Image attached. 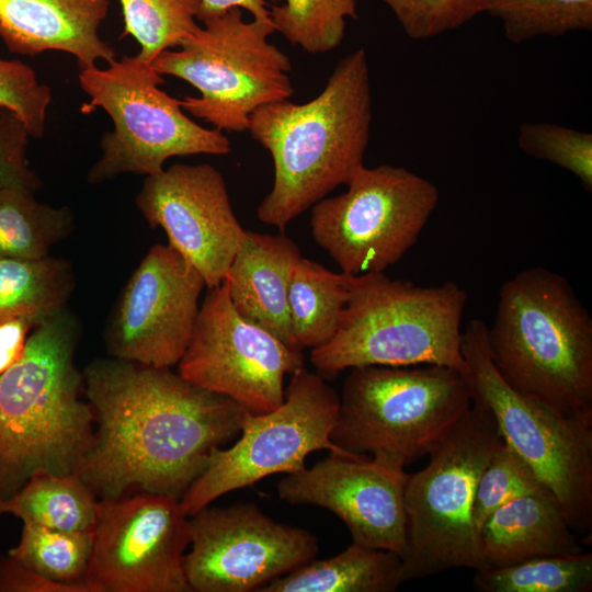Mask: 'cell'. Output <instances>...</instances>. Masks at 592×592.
<instances>
[{"instance_id": "cell-38", "label": "cell", "mask_w": 592, "mask_h": 592, "mask_svg": "<svg viewBox=\"0 0 592 592\" xmlns=\"http://www.w3.org/2000/svg\"><path fill=\"white\" fill-rule=\"evenodd\" d=\"M35 325L26 318L0 323V375L23 354L27 337Z\"/></svg>"}, {"instance_id": "cell-35", "label": "cell", "mask_w": 592, "mask_h": 592, "mask_svg": "<svg viewBox=\"0 0 592 592\" xmlns=\"http://www.w3.org/2000/svg\"><path fill=\"white\" fill-rule=\"evenodd\" d=\"M50 88L37 80L34 69L19 59L0 58V106L14 112L31 137L44 135Z\"/></svg>"}, {"instance_id": "cell-18", "label": "cell", "mask_w": 592, "mask_h": 592, "mask_svg": "<svg viewBox=\"0 0 592 592\" xmlns=\"http://www.w3.org/2000/svg\"><path fill=\"white\" fill-rule=\"evenodd\" d=\"M407 477L405 466L386 456L329 453L312 467L281 479L277 494L291 504L329 510L344 522L353 543L401 557L407 535Z\"/></svg>"}, {"instance_id": "cell-11", "label": "cell", "mask_w": 592, "mask_h": 592, "mask_svg": "<svg viewBox=\"0 0 592 592\" xmlns=\"http://www.w3.org/2000/svg\"><path fill=\"white\" fill-rule=\"evenodd\" d=\"M346 191L311 206L317 244L342 272L380 273L418 241L440 201L428 179L398 166L360 167Z\"/></svg>"}, {"instance_id": "cell-26", "label": "cell", "mask_w": 592, "mask_h": 592, "mask_svg": "<svg viewBox=\"0 0 592 592\" xmlns=\"http://www.w3.org/2000/svg\"><path fill=\"white\" fill-rule=\"evenodd\" d=\"M75 229V216L66 207L39 203L22 189L0 191V259L38 260Z\"/></svg>"}, {"instance_id": "cell-36", "label": "cell", "mask_w": 592, "mask_h": 592, "mask_svg": "<svg viewBox=\"0 0 592 592\" xmlns=\"http://www.w3.org/2000/svg\"><path fill=\"white\" fill-rule=\"evenodd\" d=\"M31 135L22 119L0 106V191L22 189L35 193L42 180L27 163L26 148Z\"/></svg>"}, {"instance_id": "cell-1", "label": "cell", "mask_w": 592, "mask_h": 592, "mask_svg": "<svg viewBox=\"0 0 592 592\" xmlns=\"http://www.w3.org/2000/svg\"><path fill=\"white\" fill-rule=\"evenodd\" d=\"M82 377L94 435L77 474L99 499L132 491L181 499L212 453L238 437L248 412L171 367L111 357Z\"/></svg>"}, {"instance_id": "cell-22", "label": "cell", "mask_w": 592, "mask_h": 592, "mask_svg": "<svg viewBox=\"0 0 592 592\" xmlns=\"http://www.w3.org/2000/svg\"><path fill=\"white\" fill-rule=\"evenodd\" d=\"M402 582L398 554L352 543L333 557L312 559L277 578L260 592H394Z\"/></svg>"}, {"instance_id": "cell-24", "label": "cell", "mask_w": 592, "mask_h": 592, "mask_svg": "<svg viewBox=\"0 0 592 592\" xmlns=\"http://www.w3.org/2000/svg\"><path fill=\"white\" fill-rule=\"evenodd\" d=\"M354 275L332 272L320 263L300 258L294 266L288 309L299 350L325 344L335 333L350 298Z\"/></svg>"}, {"instance_id": "cell-28", "label": "cell", "mask_w": 592, "mask_h": 592, "mask_svg": "<svg viewBox=\"0 0 592 592\" xmlns=\"http://www.w3.org/2000/svg\"><path fill=\"white\" fill-rule=\"evenodd\" d=\"M92 543L93 531L68 532L23 523L20 542L8 554L49 580L91 590L84 578Z\"/></svg>"}, {"instance_id": "cell-17", "label": "cell", "mask_w": 592, "mask_h": 592, "mask_svg": "<svg viewBox=\"0 0 592 592\" xmlns=\"http://www.w3.org/2000/svg\"><path fill=\"white\" fill-rule=\"evenodd\" d=\"M136 205L151 227L203 276L219 286L241 247L246 229L232 210L223 174L208 163H175L146 175Z\"/></svg>"}, {"instance_id": "cell-12", "label": "cell", "mask_w": 592, "mask_h": 592, "mask_svg": "<svg viewBox=\"0 0 592 592\" xmlns=\"http://www.w3.org/2000/svg\"><path fill=\"white\" fill-rule=\"evenodd\" d=\"M339 407L340 396L321 374L305 366L293 373L277 408L247 412L235 444L212 453L205 470L180 499L183 511L190 516L217 498L267 476L297 473L315 451L357 455L330 439Z\"/></svg>"}, {"instance_id": "cell-13", "label": "cell", "mask_w": 592, "mask_h": 592, "mask_svg": "<svg viewBox=\"0 0 592 592\" xmlns=\"http://www.w3.org/2000/svg\"><path fill=\"white\" fill-rule=\"evenodd\" d=\"M190 543L179 498L139 491L100 499L84 582L92 592H192Z\"/></svg>"}, {"instance_id": "cell-7", "label": "cell", "mask_w": 592, "mask_h": 592, "mask_svg": "<svg viewBox=\"0 0 592 592\" xmlns=\"http://www.w3.org/2000/svg\"><path fill=\"white\" fill-rule=\"evenodd\" d=\"M465 373L441 365L351 368L331 441L402 466L422 458L468 411Z\"/></svg>"}, {"instance_id": "cell-19", "label": "cell", "mask_w": 592, "mask_h": 592, "mask_svg": "<svg viewBox=\"0 0 592 592\" xmlns=\"http://www.w3.org/2000/svg\"><path fill=\"white\" fill-rule=\"evenodd\" d=\"M109 9L110 0H0V37L23 56L58 50L80 69L111 64L115 52L99 35Z\"/></svg>"}, {"instance_id": "cell-10", "label": "cell", "mask_w": 592, "mask_h": 592, "mask_svg": "<svg viewBox=\"0 0 592 592\" xmlns=\"http://www.w3.org/2000/svg\"><path fill=\"white\" fill-rule=\"evenodd\" d=\"M488 326L471 319L462 353L471 401L486 406L504 443L533 469L584 543L592 531V419L561 414L513 389L496 369Z\"/></svg>"}, {"instance_id": "cell-14", "label": "cell", "mask_w": 592, "mask_h": 592, "mask_svg": "<svg viewBox=\"0 0 592 592\" xmlns=\"http://www.w3.org/2000/svg\"><path fill=\"white\" fill-rule=\"evenodd\" d=\"M304 362L303 351L237 312L224 280L209 288L200 306L178 373L250 413H264L284 401V378L304 367Z\"/></svg>"}, {"instance_id": "cell-27", "label": "cell", "mask_w": 592, "mask_h": 592, "mask_svg": "<svg viewBox=\"0 0 592 592\" xmlns=\"http://www.w3.org/2000/svg\"><path fill=\"white\" fill-rule=\"evenodd\" d=\"M480 592H589L592 590V554L544 556L501 567L475 570Z\"/></svg>"}, {"instance_id": "cell-23", "label": "cell", "mask_w": 592, "mask_h": 592, "mask_svg": "<svg viewBox=\"0 0 592 592\" xmlns=\"http://www.w3.org/2000/svg\"><path fill=\"white\" fill-rule=\"evenodd\" d=\"M99 500L78 474L38 471L13 496L0 500V514L59 531L92 532Z\"/></svg>"}, {"instance_id": "cell-34", "label": "cell", "mask_w": 592, "mask_h": 592, "mask_svg": "<svg viewBox=\"0 0 592 592\" xmlns=\"http://www.w3.org/2000/svg\"><path fill=\"white\" fill-rule=\"evenodd\" d=\"M411 39H426L455 30L480 13L486 0H379Z\"/></svg>"}, {"instance_id": "cell-6", "label": "cell", "mask_w": 592, "mask_h": 592, "mask_svg": "<svg viewBox=\"0 0 592 592\" xmlns=\"http://www.w3.org/2000/svg\"><path fill=\"white\" fill-rule=\"evenodd\" d=\"M502 441L490 410L473 401L429 453L428 465L408 474L403 581L452 568H481L474 498L481 474Z\"/></svg>"}, {"instance_id": "cell-20", "label": "cell", "mask_w": 592, "mask_h": 592, "mask_svg": "<svg viewBox=\"0 0 592 592\" xmlns=\"http://www.w3.org/2000/svg\"><path fill=\"white\" fill-rule=\"evenodd\" d=\"M300 258L298 246L284 231L271 235L247 230L225 277L237 312L296 350L288 288Z\"/></svg>"}, {"instance_id": "cell-4", "label": "cell", "mask_w": 592, "mask_h": 592, "mask_svg": "<svg viewBox=\"0 0 592 592\" xmlns=\"http://www.w3.org/2000/svg\"><path fill=\"white\" fill-rule=\"evenodd\" d=\"M487 343L513 389L561 414L592 419V319L565 276L533 266L505 281Z\"/></svg>"}, {"instance_id": "cell-39", "label": "cell", "mask_w": 592, "mask_h": 592, "mask_svg": "<svg viewBox=\"0 0 592 592\" xmlns=\"http://www.w3.org/2000/svg\"><path fill=\"white\" fill-rule=\"evenodd\" d=\"M269 1L281 2L282 0H201L197 20L203 21L232 8L248 11L253 19L269 20L271 5Z\"/></svg>"}, {"instance_id": "cell-37", "label": "cell", "mask_w": 592, "mask_h": 592, "mask_svg": "<svg viewBox=\"0 0 592 592\" xmlns=\"http://www.w3.org/2000/svg\"><path fill=\"white\" fill-rule=\"evenodd\" d=\"M0 592H91L86 585L49 580L9 554L0 556Z\"/></svg>"}, {"instance_id": "cell-33", "label": "cell", "mask_w": 592, "mask_h": 592, "mask_svg": "<svg viewBox=\"0 0 592 592\" xmlns=\"http://www.w3.org/2000/svg\"><path fill=\"white\" fill-rule=\"evenodd\" d=\"M520 148L539 160L574 174L592 191V135L551 123H524L519 126Z\"/></svg>"}, {"instance_id": "cell-3", "label": "cell", "mask_w": 592, "mask_h": 592, "mask_svg": "<svg viewBox=\"0 0 592 592\" xmlns=\"http://www.w3.org/2000/svg\"><path fill=\"white\" fill-rule=\"evenodd\" d=\"M80 325L67 307L36 325L0 375V500L38 471L77 474L94 435L75 365Z\"/></svg>"}, {"instance_id": "cell-8", "label": "cell", "mask_w": 592, "mask_h": 592, "mask_svg": "<svg viewBox=\"0 0 592 592\" xmlns=\"http://www.w3.org/2000/svg\"><path fill=\"white\" fill-rule=\"evenodd\" d=\"M201 22L179 49L162 52L151 66L200 92L181 100L192 116L221 132L248 130L257 109L294 94L292 62L267 39L275 32L271 19L246 21L241 9L232 8Z\"/></svg>"}, {"instance_id": "cell-15", "label": "cell", "mask_w": 592, "mask_h": 592, "mask_svg": "<svg viewBox=\"0 0 592 592\" xmlns=\"http://www.w3.org/2000/svg\"><path fill=\"white\" fill-rule=\"evenodd\" d=\"M189 530L184 570L192 592H260L318 553L310 532L251 503L206 505L189 516Z\"/></svg>"}, {"instance_id": "cell-32", "label": "cell", "mask_w": 592, "mask_h": 592, "mask_svg": "<svg viewBox=\"0 0 592 592\" xmlns=\"http://www.w3.org/2000/svg\"><path fill=\"white\" fill-rule=\"evenodd\" d=\"M548 491L528 464L503 441L478 481L473 508L477 531L499 508L531 493Z\"/></svg>"}, {"instance_id": "cell-16", "label": "cell", "mask_w": 592, "mask_h": 592, "mask_svg": "<svg viewBox=\"0 0 592 592\" xmlns=\"http://www.w3.org/2000/svg\"><path fill=\"white\" fill-rule=\"evenodd\" d=\"M206 287L170 244L150 248L124 287L104 332L112 357L155 367L178 365L191 341Z\"/></svg>"}, {"instance_id": "cell-25", "label": "cell", "mask_w": 592, "mask_h": 592, "mask_svg": "<svg viewBox=\"0 0 592 592\" xmlns=\"http://www.w3.org/2000/svg\"><path fill=\"white\" fill-rule=\"evenodd\" d=\"M73 289V271L66 260L0 259V323L26 318L36 326L65 308Z\"/></svg>"}, {"instance_id": "cell-31", "label": "cell", "mask_w": 592, "mask_h": 592, "mask_svg": "<svg viewBox=\"0 0 592 592\" xmlns=\"http://www.w3.org/2000/svg\"><path fill=\"white\" fill-rule=\"evenodd\" d=\"M485 13L499 19L515 44L592 30V0H486Z\"/></svg>"}, {"instance_id": "cell-30", "label": "cell", "mask_w": 592, "mask_h": 592, "mask_svg": "<svg viewBox=\"0 0 592 592\" xmlns=\"http://www.w3.org/2000/svg\"><path fill=\"white\" fill-rule=\"evenodd\" d=\"M356 18V0H284L270 5L275 32L309 54L335 49L344 38L346 20Z\"/></svg>"}, {"instance_id": "cell-2", "label": "cell", "mask_w": 592, "mask_h": 592, "mask_svg": "<svg viewBox=\"0 0 592 592\" xmlns=\"http://www.w3.org/2000/svg\"><path fill=\"white\" fill-rule=\"evenodd\" d=\"M372 88L367 54L358 48L334 67L312 100L257 109L251 137L273 160L274 181L258 218L284 231L301 213L346 184L364 164L371 137Z\"/></svg>"}, {"instance_id": "cell-29", "label": "cell", "mask_w": 592, "mask_h": 592, "mask_svg": "<svg viewBox=\"0 0 592 592\" xmlns=\"http://www.w3.org/2000/svg\"><path fill=\"white\" fill-rule=\"evenodd\" d=\"M124 30L139 44L136 55L152 62L167 49L179 47L200 25L201 0H119Z\"/></svg>"}, {"instance_id": "cell-9", "label": "cell", "mask_w": 592, "mask_h": 592, "mask_svg": "<svg viewBox=\"0 0 592 592\" xmlns=\"http://www.w3.org/2000/svg\"><path fill=\"white\" fill-rule=\"evenodd\" d=\"M78 80L89 96L81 112L101 107L114 124L113 130L103 134L102 156L88 172L91 184L123 173L157 174L172 157L231 151L224 133L190 118L181 100L160 89L162 76L137 56H123L102 69H81Z\"/></svg>"}, {"instance_id": "cell-21", "label": "cell", "mask_w": 592, "mask_h": 592, "mask_svg": "<svg viewBox=\"0 0 592 592\" xmlns=\"http://www.w3.org/2000/svg\"><path fill=\"white\" fill-rule=\"evenodd\" d=\"M482 567L584 551L549 491L516 498L496 510L478 532Z\"/></svg>"}, {"instance_id": "cell-5", "label": "cell", "mask_w": 592, "mask_h": 592, "mask_svg": "<svg viewBox=\"0 0 592 592\" xmlns=\"http://www.w3.org/2000/svg\"><path fill=\"white\" fill-rule=\"evenodd\" d=\"M468 294L446 281L420 286L384 272L354 275L338 329L311 349L323 377L363 366L441 365L466 373L462 317Z\"/></svg>"}]
</instances>
